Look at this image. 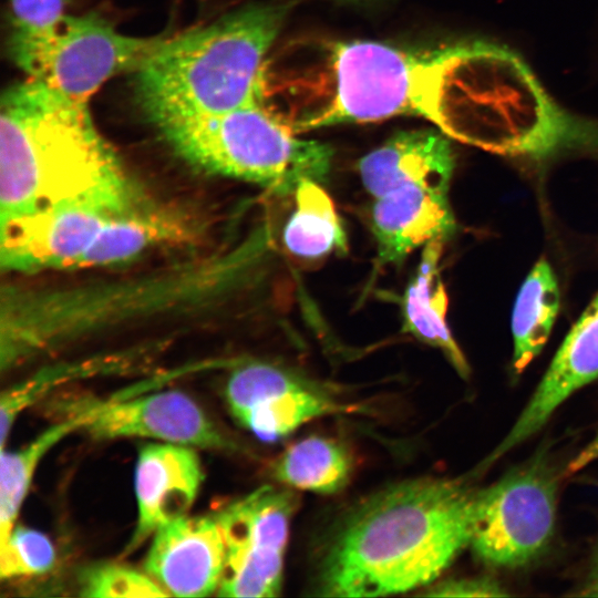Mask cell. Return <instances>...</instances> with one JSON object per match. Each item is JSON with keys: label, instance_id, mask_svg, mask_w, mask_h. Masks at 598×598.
Returning a JSON list of instances; mask_svg holds the SVG:
<instances>
[{"label": "cell", "instance_id": "obj_1", "mask_svg": "<svg viewBox=\"0 0 598 598\" xmlns=\"http://www.w3.org/2000/svg\"><path fill=\"white\" fill-rule=\"evenodd\" d=\"M155 204L93 123L87 104L34 80L0 105V219L56 208L130 213Z\"/></svg>", "mask_w": 598, "mask_h": 598}, {"label": "cell", "instance_id": "obj_2", "mask_svg": "<svg viewBox=\"0 0 598 598\" xmlns=\"http://www.w3.org/2000/svg\"><path fill=\"white\" fill-rule=\"evenodd\" d=\"M474 493L421 478L377 493L342 523L319 567L317 595L379 597L433 582L470 545Z\"/></svg>", "mask_w": 598, "mask_h": 598}, {"label": "cell", "instance_id": "obj_3", "mask_svg": "<svg viewBox=\"0 0 598 598\" xmlns=\"http://www.w3.org/2000/svg\"><path fill=\"white\" fill-rule=\"evenodd\" d=\"M285 16L282 6H247L161 38L134 70L143 113L158 128L260 101L264 68Z\"/></svg>", "mask_w": 598, "mask_h": 598}, {"label": "cell", "instance_id": "obj_4", "mask_svg": "<svg viewBox=\"0 0 598 598\" xmlns=\"http://www.w3.org/2000/svg\"><path fill=\"white\" fill-rule=\"evenodd\" d=\"M235 254L147 278L63 287H8L1 293L0 358L13 368L94 332L193 306L230 279L240 261Z\"/></svg>", "mask_w": 598, "mask_h": 598}, {"label": "cell", "instance_id": "obj_5", "mask_svg": "<svg viewBox=\"0 0 598 598\" xmlns=\"http://www.w3.org/2000/svg\"><path fill=\"white\" fill-rule=\"evenodd\" d=\"M455 45L445 132L450 138L501 154L532 156L598 146V122L558 104L515 52L483 40Z\"/></svg>", "mask_w": 598, "mask_h": 598}, {"label": "cell", "instance_id": "obj_6", "mask_svg": "<svg viewBox=\"0 0 598 598\" xmlns=\"http://www.w3.org/2000/svg\"><path fill=\"white\" fill-rule=\"evenodd\" d=\"M188 237L186 219L156 205L40 210L0 219V265L16 274L109 267Z\"/></svg>", "mask_w": 598, "mask_h": 598}, {"label": "cell", "instance_id": "obj_7", "mask_svg": "<svg viewBox=\"0 0 598 598\" xmlns=\"http://www.w3.org/2000/svg\"><path fill=\"white\" fill-rule=\"evenodd\" d=\"M158 130L189 164L282 195L293 194L306 179L324 182L331 168L330 146L298 137L260 101Z\"/></svg>", "mask_w": 598, "mask_h": 598}, {"label": "cell", "instance_id": "obj_8", "mask_svg": "<svg viewBox=\"0 0 598 598\" xmlns=\"http://www.w3.org/2000/svg\"><path fill=\"white\" fill-rule=\"evenodd\" d=\"M159 40L122 34L96 13L64 14L41 31L14 30L9 53L29 79L87 104L110 78L135 70Z\"/></svg>", "mask_w": 598, "mask_h": 598}, {"label": "cell", "instance_id": "obj_9", "mask_svg": "<svg viewBox=\"0 0 598 598\" xmlns=\"http://www.w3.org/2000/svg\"><path fill=\"white\" fill-rule=\"evenodd\" d=\"M557 482L539 458L474 493L470 545L486 565L515 568L536 559L555 529Z\"/></svg>", "mask_w": 598, "mask_h": 598}, {"label": "cell", "instance_id": "obj_10", "mask_svg": "<svg viewBox=\"0 0 598 598\" xmlns=\"http://www.w3.org/2000/svg\"><path fill=\"white\" fill-rule=\"evenodd\" d=\"M295 507L292 493L266 485L215 515L226 546L218 596L265 598L279 595Z\"/></svg>", "mask_w": 598, "mask_h": 598}, {"label": "cell", "instance_id": "obj_11", "mask_svg": "<svg viewBox=\"0 0 598 598\" xmlns=\"http://www.w3.org/2000/svg\"><path fill=\"white\" fill-rule=\"evenodd\" d=\"M65 411L63 417H73L79 430L96 440L147 437L192 447L238 450L203 409L179 391L125 400L85 396L68 403Z\"/></svg>", "mask_w": 598, "mask_h": 598}, {"label": "cell", "instance_id": "obj_12", "mask_svg": "<svg viewBox=\"0 0 598 598\" xmlns=\"http://www.w3.org/2000/svg\"><path fill=\"white\" fill-rule=\"evenodd\" d=\"M225 399L238 423L265 442H276L317 417L353 410L321 386L265 362L236 368Z\"/></svg>", "mask_w": 598, "mask_h": 598}, {"label": "cell", "instance_id": "obj_13", "mask_svg": "<svg viewBox=\"0 0 598 598\" xmlns=\"http://www.w3.org/2000/svg\"><path fill=\"white\" fill-rule=\"evenodd\" d=\"M152 537L144 569L168 596L206 597L218 590L226 546L215 515H185Z\"/></svg>", "mask_w": 598, "mask_h": 598}, {"label": "cell", "instance_id": "obj_14", "mask_svg": "<svg viewBox=\"0 0 598 598\" xmlns=\"http://www.w3.org/2000/svg\"><path fill=\"white\" fill-rule=\"evenodd\" d=\"M598 378V295L556 352L514 425L480 467L486 470L539 431L574 392Z\"/></svg>", "mask_w": 598, "mask_h": 598}, {"label": "cell", "instance_id": "obj_15", "mask_svg": "<svg viewBox=\"0 0 598 598\" xmlns=\"http://www.w3.org/2000/svg\"><path fill=\"white\" fill-rule=\"evenodd\" d=\"M203 478L200 460L192 446L167 442L142 446L134 474L137 520L125 554L162 526L187 515Z\"/></svg>", "mask_w": 598, "mask_h": 598}, {"label": "cell", "instance_id": "obj_16", "mask_svg": "<svg viewBox=\"0 0 598 598\" xmlns=\"http://www.w3.org/2000/svg\"><path fill=\"white\" fill-rule=\"evenodd\" d=\"M448 188L406 184L373 198L371 228L380 265L402 262L415 249L453 235L456 224Z\"/></svg>", "mask_w": 598, "mask_h": 598}, {"label": "cell", "instance_id": "obj_17", "mask_svg": "<svg viewBox=\"0 0 598 598\" xmlns=\"http://www.w3.org/2000/svg\"><path fill=\"white\" fill-rule=\"evenodd\" d=\"M454 167L451 138L432 128L398 132L358 164L361 182L373 198L406 184L450 186Z\"/></svg>", "mask_w": 598, "mask_h": 598}, {"label": "cell", "instance_id": "obj_18", "mask_svg": "<svg viewBox=\"0 0 598 598\" xmlns=\"http://www.w3.org/2000/svg\"><path fill=\"white\" fill-rule=\"evenodd\" d=\"M444 241L435 239L423 247L402 300L403 330L440 349L461 377L466 378L468 363L446 322L447 295L440 271Z\"/></svg>", "mask_w": 598, "mask_h": 598}, {"label": "cell", "instance_id": "obj_19", "mask_svg": "<svg viewBox=\"0 0 598 598\" xmlns=\"http://www.w3.org/2000/svg\"><path fill=\"white\" fill-rule=\"evenodd\" d=\"M558 308L559 290L556 277L549 264L542 259L526 277L513 310V369L517 374L543 350Z\"/></svg>", "mask_w": 598, "mask_h": 598}, {"label": "cell", "instance_id": "obj_20", "mask_svg": "<svg viewBox=\"0 0 598 598\" xmlns=\"http://www.w3.org/2000/svg\"><path fill=\"white\" fill-rule=\"evenodd\" d=\"M295 210L283 229V245L292 255L317 259L347 250V235L334 204L319 182L306 179L293 192Z\"/></svg>", "mask_w": 598, "mask_h": 598}, {"label": "cell", "instance_id": "obj_21", "mask_svg": "<svg viewBox=\"0 0 598 598\" xmlns=\"http://www.w3.org/2000/svg\"><path fill=\"white\" fill-rule=\"evenodd\" d=\"M352 466V457L342 444L323 436H309L290 445L275 460L271 475L293 488L331 494L348 483Z\"/></svg>", "mask_w": 598, "mask_h": 598}, {"label": "cell", "instance_id": "obj_22", "mask_svg": "<svg viewBox=\"0 0 598 598\" xmlns=\"http://www.w3.org/2000/svg\"><path fill=\"white\" fill-rule=\"evenodd\" d=\"M79 430L73 417H62L17 451L1 448L0 462V544L16 526L22 503L42 457L62 439Z\"/></svg>", "mask_w": 598, "mask_h": 598}, {"label": "cell", "instance_id": "obj_23", "mask_svg": "<svg viewBox=\"0 0 598 598\" xmlns=\"http://www.w3.org/2000/svg\"><path fill=\"white\" fill-rule=\"evenodd\" d=\"M79 595L93 598L166 597L146 573L117 563H97L79 573Z\"/></svg>", "mask_w": 598, "mask_h": 598}, {"label": "cell", "instance_id": "obj_24", "mask_svg": "<svg viewBox=\"0 0 598 598\" xmlns=\"http://www.w3.org/2000/svg\"><path fill=\"white\" fill-rule=\"evenodd\" d=\"M55 549L43 533L14 526L0 544V578L33 577L50 571L55 564Z\"/></svg>", "mask_w": 598, "mask_h": 598}, {"label": "cell", "instance_id": "obj_25", "mask_svg": "<svg viewBox=\"0 0 598 598\" xmlns=\"http://www.w3.org/2000/svg\"><path fill=\"white\" fill-rule=\"evenodd\" d=\"M16 30L48 29L64 16L66 0H10Z\"/></svg>", "mask_w": 598, "mask_h": 598}, {"label": "cell", "instance_id": "obj_26", "mask_svg": "<svg viewBox=\"0 0 598 598\" xmlns=\"http://www.w3.org/2000/svg\"><path fill=\"white\" fill-rule=\"evenodd\" d=\"M427 596L443 597H503L505 588L491 577L450 579L430 588Z\"/></svg>", "mask_w": 598, "mask_h": 598}, {"label": "cell", "instance_id": "obj_27", "mask_svg": "<svg viewBox=\"0 0 598 598\" xmlns=\"http://www.w3.org/2000/svg\"><path fill=\"white\" fill-rule=\"evenodd\" d=\"M598 460V431L591 441L570 461L566 475H571Z\"/></svg>", "mask_w": 598, "mask_h": 598}, {"label": "cell", "instance_id": "obj_28", "mask_svg": "<svg viewBox=\"0 0 598 598\" xmlns=\"http://www.w3.org/2000/svg\"><path fill=\"white\" fill-rule=\"evenodd\" d=\"M582 595L585 596H598V570H594L591 579L586 586Z\"/></svg>", "mask_w": 598, "mask_h": 598}, {"label": "cell", "instance_id": "obj_29", "mask_svg": "<svg viewBox=\"0 0 598 598\" xmlns=\"http://www.w3.org/2000/svg\"><path fill=\"white\" fill-rule=\"evenodd\" d=\"M594 570H598V555H597L596 566Z\"/></svg>", "mask_w": 598, "mask_h": 598}]
</instances>
